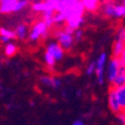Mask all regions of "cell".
<instances>
[{"instance_id": "7402d4cb", "label": "cell", "mask_w": 125, "mask_h": 125, "mask_svg": "<svg viewBox=\"0 0 125 125\" xmlns=\"http://www.w3.org/2000/svg\"><path fill=\"white\" fill-rule=\"evenodd\" d=\"M116 39H120V40H123L125 39V27H121L118 32H117V35H116Z\"/></svg>"}, {"instance_id": "30bf717a", "label": "cell", "mask_w": 125, "mask_h": 125, "mask_svg": "<svg viewBox=\"0 0 125 125\" xmlns=\"http://www.w3.org/2000/svg\"><path fill=\"white\" fill-rule=\"evenodd\" d=\"M114 89H115L116 96L119 100V103L122 106V108L124 109V107H125V85L114 87Z\"/></svg>"}, {"instance_id": "e0dca14e", "label": "cell", "mask_w": 125, "mask_h": 125, "mask_svg": "<svg viewBox=\"0 0 125 125\" xmlns=\"http://www.w3.org/2000/svg\"><path fill=\"white\" fill-rule=\"evenodd\" d=\"M44 59H45V62H46V65L48 66V67H50V68H54V67H55L57 61H56V60H55V58H53L51 55H49V54H47V53H46V54H45Z\"/></svg>"}, {"instance_id": "44dd1931", "label": "cell", "mask_w": 125, "mask_h": 125, "mask_svg": "<svg viewBox=\"0 0 125 125\" xmlns=\"http://www.w3.org/2000/svg\"><path fill=\"white\" fill-rule=\"evenodd\" d=\"M95 67H96L95 62H91L86 68V74L87 75H91L93 73H95Z\"/></svg>"}, {"instance_id": "9c48e42d", "label": "cell", "mask_w": 125, "mask_h": 125, "mask_svg": "<svg viewBox=\"0 0 125 125\" xmlns=\"http://www.w3.org/2000/svg\"><path fill=\"white\" fill-rule=\"evenodd\" d=\"M125 49V45H124V41L120 40V39H116L113 45V49H112V55L113 57L119 58V56L121 55V53L123 52V50Z\"/></svg>"}, {"instance_id": "d4e9b609", "label": "cell", "mask_w": 125, "mask_h": 125, "mask_svg": "<svg viewBox=\"0 0 125 125\" xmlns=\"http://www.w3.org/2000/svg\"><path fill=\"white\" fill-rule=\"evenodd\" d=\"M81 95H82V90H81V89H79V90L76 91V96H79V97H80Z\"/></svg>"}, {"instance_id": "4316f807", "label": "cell", "mask_w": 125, "mask_h": 125, "mask_svg": "<svg viewBox=\"0 0 125 125\" xmlns=\"http://www.w3.org/2000/svg\"><path fill=\"white\" fill-rule=\"evenodd\" d=\"M122 1H123V4L125 5V0H122Z\"/></svg>"}, {"instance_id": "cb8c5ba5", "label": "cell", "mask_w": 125, "mask_h": 125, "mask_svg": "<svg viewBox=\"0 0 125 125\" xmlns=\"http://www.w3.org/2000/svg\"><path fill=\"white\" fill-rule=\"evenodd\" d=\"M73 125H84V122L83 120H81V119H77L73 123Z\"/></svg>"}, {"instance_id": "5bb4252c", "label": "cell", "mask_w": 125, "mask_h": 125, "mask_svg": "<svg viewBox=\"0 0 125 125\" xmlns=\"http://www.w3.org/2000/svg\"><path fill=\"white\" fill-rule=\"evenodd\" d=\"M17 52V46L12 43H8L5 47V55L7 57H12Z\"/></svg>"}, {"instance_id": "8fae6325", "label": "cell", "mask_w": 125, "mask_h": 125, "mask_svg": "<svg viewBox=\"0 0 125 125\" xmlns=\"http://www.w3.org/2000/svg\"><path fill=\"white\" fill-rule=\"evenodd\" d=\"M82 2L84 5V8L90 12L95 11L98 8L99 0H82Z\"/></svg>"}, {"instance_id": "ac0fdd59", "label": "cell", "mask_w": 125, "mask_h": 125, "mask_svg": "<svg viewBox=\"0 0 125 125\" xmlns=\"http://www.w3.org/2000/svg\"><path fill=\"white\" fill-rule=\"evenodd\" d=\"M0 35L9 37L10 39L16 37V35H15V32H13V31H11V30H8V29H5V28H1V29H0Z\"/></svg>"}, {"instance_id": "5b68a950", "label": "cell", "mask_w": 125, "mask_h": 125, "mask_svg": "<svg viewBox=\"0 0 125 125\" xmlns=\"http://www.w3.org/2000/svg\"><path fill=\"white\" fill-rule=\"evenodd\" d=\"M108 106H109V109L113 112V113H117L121 110H123L122 106L120 105L119 103V100L116 96V93H115V89L114 87H110L108 91Z\"/></svg>"}, {"instance_id": "6da1fadb", "label": "cell", "mask_w": 125, "mask_h": 125, "mask_svg": "<svg viewBox=\"0 0 125 125\" xmlns=\"http://www.w3.org/2000/svg\"><path fill=\"white\" fill-rule=\"evenodd\" d=\"M73 32L74 30L66 26L64 30H59L56 32V37L58 39V43L65 51H70L73 45Z\"/></svg>"}, {"instance_id": "484cf974", "label": "cell", "mask_w": 125, "mask_h": 125, "mask_svg": "<svg viewBox=\"0 0 125 125\" xmlns=\"http://www.w3.org/2000/svg\"><path fill=\"white\" fill-rule=\"evenodd\" d=\"M30 105H31V106H34L35 104H34V102H32V101H31V102H30Z\"/></svg>"}, {"instance_id": "d6986e66", "label": "cell", "mask_w": 125, "mask_h": 125, "mask_svg": "<svg viewBox=\"0 0 125 125\" xmlns=\"http://www.w3.org/2000/svg\"><path fill=\"white\" fill-rule=\"evenodd\" d=\"M116 119L120 125H125V111L121 110L116 113Z\"/></svg>"}, {"instance_id": "ffe728a7", "label": "cell", "mask_w": 125, "mask_h": 125, "mask_svg": "<svg viewBox=\"0 0 125 125\" xmlns=\"http://www.w3.org/2000/svg\"><path fill=\"white\" fill-rule=\"evenodd\" d=\"M83 32L80 28L74 30V32H73V39H74L75 42H80L83 39Z\"/></svg>"}, {"instance_id": "ba28073f", "label": "cell", "mask_w": 125, "mask_h": 125, "mask_svg": "<svg viewBox=\"0 0 125 125\" xmlns=\"http://www.w3.org/2000/svg\"><path fill=\"white\" fill-rule=\"evenodd\" d=\"M112 87H117V86H121V85H125V67L121 64L120 70L116 75V77L114 79V81L110 83Z\"/></svg>"}, {"instance_id": "603a6c76", "label": "cell", "mask_w": 125, "mask_h": 125, "mask_svg": "<svg viewBox=\"0 0 125 125\" xmlns=\"http://www.w3.org/2000/svg\"><path fill=\"white\" fill-rule=\"evenodd\" d=\"M119 60H120V62H121V64L125 67V49L123 50V52H122L121 55L119 56Z\"/></svg>"}, {"instance_id": "9a60e30c", "label": "cell", "mask_w": 125, "mask_h": 125, "mask_svg": "<svg viewBox=\"0 0 125 125\" xmlns=\"http://www.w3.org/2000/svg\"><path fill=\"white\" fill-rule=\"evenodd\" d=\"M125 17V5L117 4L115 5V17L114 18H122Z\"/></svg>"}, {"instance_id": "3957f363", "label": "cell", "mask_w": 125, "mask_h": 125, "mask_svg": "<svg viewBox=\"0 0 125 125\" xmlns=\"http://www.w3.org/2000/svg\"><path fill=\"white\" fill-rule=\"evenodd\" d=\"M120 67H121V62H120L119 58L112 57L110 59V61H109V64H108V67L106 70V79L109 83H111L114 81V79L116 77V75L120 70Z\"/></svg>"}, {"instance_id": "83f0119b", "label": "cell", "mask_w": 125, "mask_h": 125, "mask_svg": "<svg viewBox=\"0 0 125 125\" xmlns=\"http://www.w3.org/2000/svg\"><path fill=\"white\" fill-rule=\"evenodd\" d=\"M124 45H125V39H124Z\"/></svg>"}, {"instance_id": "8992f818", "label": "cell", "mask_w": 125, "mask_h": 125, "mask_svg": "<svg viewBox=\"0 0 125 125\" xmlns=\"http://www.w3.org/2000/svg\"><path fill=\"white\" fill-rule=\"evenodd\" d=\"M46 53L51 55L53 58H55V60L57 62H59L64 58L65 50L60 46L59 43H51L48 45V47H47Z\"/></svg>"}, {"instance_id": "4fadbf2b", "label": "cell", "mask_w": 125, "mask_h": 125, "mask_svg": "<svg viewBox=\"0 0 125 125\" xmlns=\"http://www.w3.org/2000/svg\"><path fill=\"white\" fill-rule=\"evenodd\" d=\"M15 35L18 39H25V37L27 36V27L23 24L19 25L15 30Z\"/></svg>"}, {"instance_id": "7c38bea8", "label": "cell", "mask_w": 125, "mask_h": 125, "mask_svg": "<svg viewBox=\"0 0 125 125\" xmlns=\"http://www.w3.org/2000/svg\"><path fill=\"white\" fill-rule=\"evenodd\" d=\"M103 13L106 15L107 17H115V4L112 3H107L105 4L103 8Z\"/></svg>"}, {"instance_id": "52a82bcc", "label": "cell", "mask_w": 125, "mask_h": 125, "mask_svg": "<svg viewBox=\"0 0 125 125\" xmlns=\"http://www.w3.org/2000/svg\"><path fill=\"white\" fill-rule=\"evenodd\" d=\"M40 82L46 85V86H50L52 88H60V86L62 85V82L60 79L56 76H50V75H42L40 77Z\"/></svg>"}, {"instance_id": "277c9868", "label": "cell", "mask_w": 125, "mask_h": 125, "mask_svg": "<svg viewBox=\"0 0 125 125\" xmlns=\"http://www.w3.org/2000/svg\"><path fill=\"white\" fill-rule=\"evenodd\" d=\"M107 61V55L105 53H102L98 59L95 61V73L97 76V82L100 85L104 83V69H105V64Z\"/></svg>"}, {"instance_id": "2e32d148", "label": "cell", "mask_w": 125, "mask_h": 125, "mask_svg": "<svg viewBox=\"0 0 125 125\" xmlns=\"http://www.w3.org/2000/svg\"><path fill=\"white\" fill-rule=\"evenodd\" d=\"M66 14L64 12H57V14L54 15V23L61 24L66 21Z\"/></svg>"}, {"instance_id": "f1b7e54d", "label": "cell", "mask_w": 125, "mask_h": 125, "mask_svg": "<svg viewBox=\"0 0 125 125\" xmlns=\"http://www.w3.org/2000/svg\"><path fill=\"white\" fill-rule=\"evenodd\" d=\"M123 110H124V111H125V107H124V109H123Z\"/></svg>"}, {"instance_id": "7a4b0ae2", "label": "cell", "mask_w": 125, "mask_h": 125, "mask_svg": "<svg viewBox=\"0 0 125 125\" xmlns=\"http://www.w3.org/2000/svg\"><path fill=\"white\" fill-rule=\"evenodd\" d=\"M48 30H49V27L45 23L44 20L37 22L33 26L32 31H31V33H30V40L38 41L41 37L46 38V36L48 35Z\"/></svg>"}]
</instances>
